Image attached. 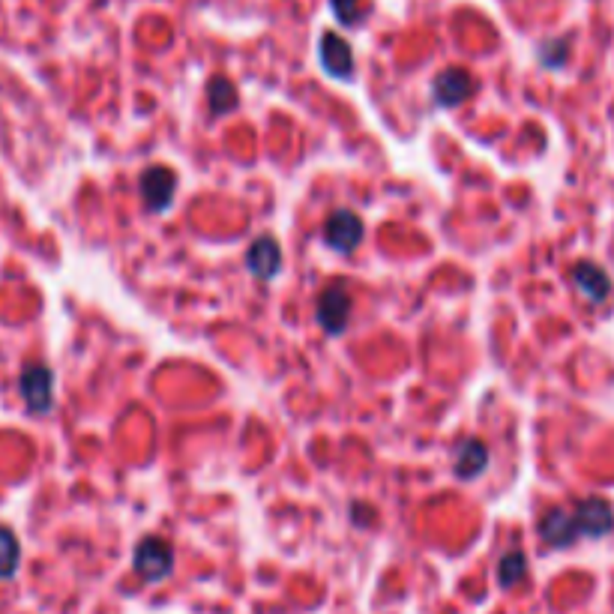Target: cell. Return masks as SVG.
<instances>
[{
  "instance_id": "3",
  "label": "cell",
  "mask_w": 614,
  "mask_h": 614,
  "mask_svg": "<svg viewBox=\"0 0 614 614\" xmlns=\"http://www.w3.org/2000/svg\"><path fill=\"white\" fill-rule=\"evenodd\" d=\"M18 393L24 405L30 408V414H48L54 402V372L45 363L24 366L18 378Z\"/></svg>"
},
{
  "instance_id": "13",
  "label": "cell",
  "mask_w": 614,
  "mask_h": 614,
  "mask_svg": "<svg viewBox=\"0 0 614 614\" xmlns=\"http://www.w3.org/2000/svg\"><path fill=\"white\" fill-rule=\"evenodd\" d=\"M207 102H210V111L213 114H225V111H231L234 105H237V90H234V84L228 81V78H213L210 84H207Z\"/></svg>"
},
{
  "instance_id": "1",
  "label": "cell",
  "mask_w": 614,
  "mask_h": 614,
  "mask_svg": "<svg viewBox=\"0 0 614 614\" xmlns=\"http://www.w3.org/2000/svg\"><path fill=\"white\" fill-rule=\"evenodd\" d=\"M132 570L141 582H162L174 570V549L162 537H144L132 552Z\"/></svg>"
},
{
  "instance_id": "16",
  "label": "cell",
  "mask_w": 614,
  "mask_h": 614,
  "mask_svg": "<svg viewBox=\"0 0 614 614\" xmlns=\"http://www.w3.org/2000/svg\"><path fill=\"white\" fill-rule=\"evenodd\" d=\"M330 3H333V12H336V18L342 24H360L363 15H366L360 0H330Z\"/></svg>"
},
{
  "instance_id": "10",
  "label": "cell",
  "mask_w": 614,
  "mask_h": 614,
  "mask_svg": "<svg viewBox=\"0 0 614 614\" xmlns=\"http://www.w3.org/2000/svg\"><path fill=\"white\" fill-rule=\"evenodd\" d=\"M540 537H543L549 546H555V549L573 546V543L579 540L573 513H567V510H549V513L540 519Z\"/></svg>"
},
{
  "instance_id": "2",
  "label": "cell",
  "mask_w": 614,
  "mask_h": 614,
  "mask_svg": "<svg viewBox=\"0 0 614 614\" xmlns=\"http://www.w3.org/2000/svg\"><path fill=\"white\" fill-rule=\"evenodd\" d=\"M363 231H366V225H363L360 213H354V210H348V207H339V210H333V213L324 219V240H327V246L336 249L339 255H351V252L360 246Z\"/></svg>"
},
{
  "instance_id": "9",
  "label": "cell",
  "mask_w": 614,
  "mask_h": 614,
  "mask_svg": "<svg viewBox=\"0 0 614 614\" xmlns=\"http://www.w3.org/2000/svg\"><path fill=\"white\" fill-rule=\"evenodd\" d=\"M573 522H576L579 537H603L614 522L612 507L600 498H588L576 507Z\"/></svg>"
},
{
  "instance_id": "6",
  "label": "cell",
  "mask_w": 614,
  "mask_h": 614,
  "mask_svg": "<svg viewBox=\"0 0 614 614\" xmlns=\"http://www.w3.org/2000/svg\"><path fill=\"white\" fill-rule=\"evenodd\" d=\"M471 90H474V78L465 69H444L432 84V99L441 108H456L471 96Z\"/></svg>"
},
{
  "instance_id": "11",
  "label": "cell",
  "mask_w": 614,
  "mask_h": 614,
  "mask_svg": "<svg viewBox=\"0 0 614 614\" xmlns=\"http://www.w3.org/2000/svg\"><path fill=\"white\" fill-rule=\"evenodd\" d=\"M489 468V447L480 438H468L456 453V477L474 480Z\"/></svg>"
},
{
  "instance_id": "5",
  "label": "cell",
  "mask_w": 614,
  "mask_h": 614,
  "mask_svg": "<svg viewBox=\"0 0 614 614\" xmlns=\"http://www.w3.org/2000/svg\"><path fill=\"white\" fill-rule=\"evenodd\" d=\"M315 315H318V324L324 327V333H330V336L345 333L348 318H351V294H348L345 282H336V285L321 291Z\"/></svg>"
},
{
  "instance_id": "12",
  "label": "cell",
  "mask_w": 614,
  "mask_h": 614,
  "mask_svg": "<svg viewBox=\"0 0 614 614\" xmlns=\"http://www.w3.org/2000/svg\"><path fill=\"white\" fill-rule=\"evenodd\" d=\"M573 279L576 285L591 297V300H603L609 294V276L600 270V267H591V264H579L573 270Z\"/></svg>"
},
{
  "instance_id": "4",
  "label": "cell",
  "mask_w": 614,
  "mask_h": 614,
  "mask_svg": "<svg viewBox=\"0 0 614 614\" xmlns=\"http://www.w3.org/2000/svg\"><path fill=\"white\" fill-rule=\"evenodd\" d=\"M138 189H141V198H144L147 210L165 213L171 207L174 195H177V174L168 165H150V168L141 171Z\"/></svg>"
},
{
  "instance_id": "15",
  "label": "cell",
  "mask_w": 614,
  "mask_h": 614,
  "mask_svg": "<svg viewBox=\"0 0 614 614\" xmlns=\"http://www.w3.org/2000/svg\"><path fill=\"white\" fill-rule=\"evenodd\" d=\"M525 570H528L525 555H522V552H510V555H504L501 564H498V582H501L504 588H513L516 582L525 579Z\"/></svg>"
},
{
  "instance_id": "8",
  "label": "cell",
  "mask_w": 614,
  "mask_h": 614,
  "mask_svg": "<svg viewBox=\"0 0 614 614\" xmlns=\"http://www.w3.org/2000/svg\"><path fill=\"white\" fill-rule=\"evenodd\" d=\"M282 267V252H279V243L273 237H258L249 252H246V270L261 279V282H270Z\"/></svg>"
},
{
  "instance_id": "14",
  "label": "cell",
  "mask_w": 614,
  "mask_h": 614,
  "mask_svg": "<svg viewBox=\"0 0 614 614\" xmlns=\"http://www.w3.org/2000/svg\"><path fill=\"white\" fill-rule=\"evenodd\" d=\"M21 561L18 540L9 528H0V579H12Z\"/></svg>"
},
{
  "instance_id": "7",
  "label": "cell",
  "mask_w": 614,
  "mask_h": 614,
  "mask_svg": "<svg viewBox=\"0 0 614 614\" xmlns=\"http://www.w3.org/2000/svg\"><path fill=\"white\" fill-rule=\"evenodd\" d=\"M321 66L333 75V78H351L354 75V54H351V45L339 36V33H324L321 36Z\"/></svg>"
}]
</instances>
